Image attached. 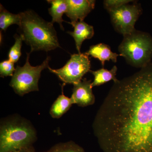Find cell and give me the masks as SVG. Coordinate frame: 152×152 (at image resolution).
I'll return each instance as SVG.
<instances>
[{
  "label": "cell",
  "instance_id": "6da1fadb",
  "mask_svg": "<svg viewBox=\"0 0 152 152\" xmlns=\"http://www.w3.org/2000/svg\"><path fill=\"white\" fill-rule=\"evenodd\" d=\"M93 129L103 152H152V63L114 83Z\"/></svg>",
  "mask_w": 152,
  "mask_h": 152
},
{
  "label": "cell",
  "instance_id": "7a4b0ae2",
  "mask_svg": "<svg viewBox=\"0 0 152 152\" xmlns=\"http://www.w3.org/2000/svg\"><path fill=\"white\" fill-rule=\"evenodd\" d=\"M19 14L20 35L31 47L30 53L40 50L48 52L60 48L56 31L51 22L46 21L32 10Z\"/></svg>",
  "mask_w": 152,
  "mask_h": 152
},
{
  "label": "cell",
  "instance_id": "3957f363",
  "mask_svg": "<svg viewBox=\"0 0 152 152\" xmlns=\"http://www.w3.org/2000/svg\"><path fill=\"white\" fill-rule=\"evenodd\" d=\"M37 133L28 120L18 115L1 120L0 124V152H13L33 146Z\"/></svg>",
  "mask_w": 152,
  "mask_h": 152
},
{
  "label": "cell",
  "instance_id": "277c9868",
  "mask_svg": "<svg viewBox=\"0 0 152 152\" xmlns=\"http://www.w3.org/2000/svg\"><path fill=\"white\" fill-rule=\"evenodd\" d=\"M119 56L133 67H145L151 62L152 37L149 33L135 30L124 36L118 47Z\"/></svg>",
  "mask_w": 152,
  "mask_h": 152
},
{
  "label": "cell",
  "instance_id": "5b68a950",
  "mask_svg": "<svg viewBox=\"0 0 152 152\" xmlns=\"http://www.w3.org/2000/svg\"><path fill=\"white\" fill-rule=\"evenodd\" d=\"M30 53H27L24 65L17 66L10 84L15 92L21 96L31 92L39 91L38 83L41 72L48 67L50 60V57L48 56L40 65L33 66L29 62Z\"/></svg>",
  "mask_w": 152,
  "mask_h": 152
},
{
  "label": "cell",
  "instance_id": "8992f818",
  "mask_svg": "<svg viewBox=\"0 0 152 152\" xmlns=\"http://www.w3.org/2000/svg\"><path fill=\"white\" fill-rule=\"evenodd\" d=\"M91 67L89 56L84 53L72 55L66 64L59 69L48 68L64 84L74 85L83 80V77L91 70Z\"/></svg>",
  "mask_w": 152,
  "mask_h": 152
},
{
  "label": "cell",
  "instance_id": "52a82bcc",
  "mask_svg": "<svg viewBox=\"0 0 152 152\" xmlns=\"http://www.w3.org/2000/svg\"><path fill=\"white\" fill-rule=\"evenodd\" d=\"M108 12L114 29L124 36L136 30L135 25L142 13V9L140 4L135 1L133 4H126Z\"/></svg>",
  "mask_w": 152,
  "mask_h": 152
},
{
  "label": "cell",
  "instance_id": "ba28073f",
  "mask_svg": "<svg viewBox=\"0 0 152 152\" xmlns=\"http://www.w3.org/2000/svg\"><path fill=\"white\" fill-rule=\"evenodd\" d=\"M91 80L85 78L73 85L71 99L74 104L85 107L94 104L95 97L92 91Z\"/></svg>",
  "mask_w": 152,
  "mask_h": 152
},
{
  "label": "cell",
  "instance_id": "9c48e42d",
  "mask_svg": "<svg viewBox=\"0 0 152 152\" xmlns=\"http://www.w3.org/2000/svg\"><path fill=\"white\" fill-rule=\"evenodd\" d=\"M67 9L66 13L71 22L84 21L85 18L94 9V0H66Z\"/></svg>",
  "mask_w": 152,
  "mask_h": 152
},
{
  "label": "cell",
  "instance_id": "30bf717a",
  "mask_svg": "<svg viewBox=\"0 0 152 152\" xmlns=\"http://www.w3.org/2000/svg\"><path fill=\"white\" fill-rule=\"evenodd\" d=\"M74 28L73 31L68 33L73 37L75 42L76 48L78 54H81V47L83 42L86 39H91L94 34V27L84 21L69 23Z\"/></svg>",
  "mask_w": 152,
  "mask_h": 152
},
{
  "label": "cell",
  "instance_id": "8fae6325",
  "mask_svg": "<svg viewBox=\"0 0 152 152\" xmlns=\"http://www.w3.org/2000/svg\"><path fill=\"white\" fill-rule=\"evenodd\" d=\"M85 53L99 60L103 67L106 61L111 60L113 62L116 63L117 58L119 56L116 53L112 52L110 47L104 43L91 46L90 47L89 50Z\"/></svg>",
  "mask_w": 152,
  "mask_h": 152
},
{
  "label": "cell",
  "instance_id": "7c38bea8",
  "mask_svg": "<svg viewBox=\"0 0 152 152\" xmlns=\"http://www.w3.org/2000/svg\"><path fill=\"white\" fill-rule=\"evenodd\" d=\"M48 3L51 4V7L49 9V13L51 16V23H57L60 25L61 29L64 31L62 23L64 21L62 18L63 15L66 14L67 9L66 0H48Z\"/></svg>",
  "mask_w": 152,
  "mask_h": 152
},
{
  "label": "cell",
  "instance_id": "4fadbf2b",
  "mask_svg": "<svg viewBox=\"0 0 152 152\" xmlns=\"http://www.w3.org/2000/svg\"><path fill=\"white\" fill-rule=\"evenodd\" d=\"M117 70L118 68L116 66H114L110 70L104 67L96 71L90 70L89 72L94 77V81L92 83V88L103 85L111 80L113 81L114 83L118 81V80L116 77Z\"/></svg>",
  "mask_w": 152,
  "mask_h": 152
},
{
  "label": "cell",
  "instance_id": "5bb4252c",
  "mask_svg": "<svg viewBox=\"0 0 152 152\" xmlns=\"http://www.w3.org/2000/svg\"><path fill=\"white\" fill-rule=\"evenodd\" d=\"M73 104L72 99L66 96L62 92L52 105L50 113L52 118H59L69 110Z\"/></svg>",
  "mask_w": 152,
  "mask_h": 152
},
{
  "label": "cell",
  "instance_id": "9a60e30c",
  "mask_svg": "<svg viewBox=\"0 0 152 152\" xmlns=\"http://www.w3.org/2000/svg\"><path fill=\"white\" fill-rule=\"evenodd\" d=\"M20 14L11 13L1 4L0 6V28L6 31L11 25L17 24L20 26Z\"/></svg>",
  "mask_w": 152,
  "mask_h": 152
},
{
  "label": "cell",
  "instance_id": "2e32d148",
  "mask_svg": "<svg viewBox=\"0 0 152 152\" xmlns=\"http://www.w3.org/2000/svg\"><path fill=\"white\" fill-rule=\"evenodd\" d=\"M45 152H85L82 147L75 142L70 141L55 145Z\"/></svg>",
  "mask_w": 152,
  "mask_h": 152
},
{
  "label": "cell",
  "instance_id": "e0dca14e",
  "mask_svg": "<svg viewBox=\"0 0 152 152\" xmlns=\"http://www.w3.org/2000/svg\"><path fill=\"white\" fill-rule=\"evenodd\" d=\"M15 43L11 48L8 54L9 60L14 63H17L21 56V48L23 43V38L21 36L18 34L14 36Z\"/></svg>",
  "mask_w": 152,
  "mask_h": 152
},
{
  "label": "cell",
  "instance_id": "ac0fdd59",
  "mask_svg": "<svg viewBox=\"0 0 152 152\" xmlns=\"http://www.w3.org/2000/svg\"><path fill=\"white\" fill-rule=\"evenodd\" d=\"M13 62L10 60H6L0 63V75L2 77L13 75L15 69Z\"/></svg>",
  "mask_w": 152,
  "mask_h": 152
},
{
  "label": "cell",
  "instance_id": "d6986e66",
  "mask_svg": "<svg viewBox=\"0 0 152 152\" xmlns=\"http://www.w3.org/2000/svg\"><path fill=\"white\" fill-rule=\"evenodd\" d=\"M134 1H135L133 0H105L103 4L104 8L108 11Z\"/></svg>",
  "mask_w": 152,
  "mask_h": 152
},
{
  "label": "cell",
  "instance_id": "ffe728a7",
  "mask_svg": "<svg viewBox=\"0 0 152 152\" xmlns=\"http://www.w3.org/2000/svg\"><path fill=\"white\" fill-rule=\"evenodd\" d=\"M13 152H36L33 146L27 148H24L18 151H16Z\"/></svg>",
  "mask_w": 152,
  "mask_h": 152
}]
</instances>
